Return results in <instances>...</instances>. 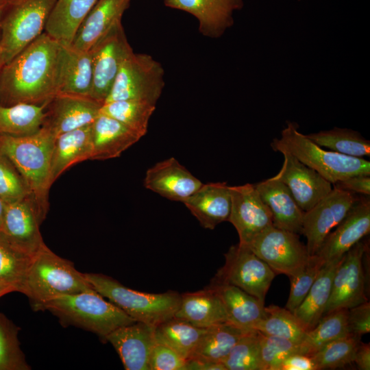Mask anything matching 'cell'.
<instances>
[{"label": "cell", "mask_w": 370, "mask_h": 370, "mask_svg": "<svg viewBox=\"0 0 370 370\" xmlns=\"http://www.w3.org/2000/svg\"><path fill=\"white\" fill-rule=\"evenodd\" d=\"M360 341V338L349 334L328 343L310 356L317 370L342 367L354 362Z\"/></svg>", "instance_id": "cell-41"}, {"label": "cell", "mask_w": 370, "mask_h": 370, "mask_svg": "<svg viewBox=\"0 0 370 370\" xmlns=\"http://www.w3.org/2000/svg\"><path fill=\"white\" fill-rule=\"evenodd\" d=\"M102 105L90 97L58 93L47 104L42 127L57 136L91 125Z\"/></svg>", "instance_id": "cell-15"}, {"label": "cell", "mask_w": 370, "mask_h": 370, "mask_svg": "<svg viewBox=\"0 0 370 370\" xmlns=\"http://www.w3.org/2000/svg\"><path fill=\"white\" fill-rule=\"evenodd\" d=\"M89 51L93 71L90 97L103 103L122 62L133 51L121 21L115 24Z\"/></svg>", "instance_id": "cell-12"}, {"label": "cell", "mask_w": 370, "mask_h": 370, "mask_svg": "<svg viewBox=\"0 0 370 370\" xmlns=\"http://www.w3.org/2000/svg\"><path fill=\"white\" fill-rule=\"evenodd\" d=\"M92 79V60L90 51H80L71 45H62L58 93L90 97Z\"/></svg>", "instance_id": "cell-26"}, {"label": "cell", "mask_w": 370, "mask_h": 370, "mask_svg": "<svg viewBox=\"0 0 370 370\" xmlns=\"http://www.w3.org/2000/svg\"><path fill=\"white\" fill-rule=\"evenodd\" d=\"M298 128L296 123L288 122L281 137L272 140L271 148L275 151L286 150L332 184L350 176L370 175V162L367 159L325 150L301 133Z\"/></svg>", "instance_id": "cell-5"}, {"label": "cell", "mask_w": 370, "mask_h": 370, "mask_svg": "<svg viewBox=\"0 0 370 370\" xmlns=\"http://www.w3.org/2000/svg\"><path fill=\"white\" fill-rule=\"evenodd\" d=\"M278 152L283 155L284 160L275 177L287 186L302 210L311 209L332 190V184L316 171L286 150Z\"/></svg>", "instance_id": "cell-17"}, {"label": "cell", "mask_w": 370, "mask_h": 370, "mask_svg": "<svg viewBox=\"0 0 370 370\" xmlns=\"http://www.w3.org/2000/svg\"><path fill=\"white\" fill-rule=\"evenodd\" d=\"M154 328L136 321L117 328L106 341L114 347L126 370H150V357L156 344Z\"/></svg>", "instance_id": "cell-20"}, {"label": "cell", "mask_w": 370, "mask_h": 370, "mask_svg": "<svg viewBox=\"0 0 370 370\" xmlns=\"http://www.w3.org/2000/svg\"><path fill=\"white\" fill-rule=\"evenodd\" d=\"M45 215L29 196L22 200L6 204L0 232L30 255L44 244L40 225Z\"/></svg>", "instance_id": "cell-16"}, {"label": "cell", "mask_w": 370, "mask_h": 370, "mask_svg": "<svg viewBox=\"0 0 370 370\" xmlns=\"http://www.w3.org/2000/svg\"><path fill=\"white\" fill-rule=\"evenodd\" d=\"M343 256L325 262L308 294L293 312L307 331L313 329L323 316L333 278Z\"/></svg>", "instance_id": "cell-31"}, {"label": "cell", "mask_w": 370, "mask_h": 370, "mask_svg": "<svg viewBox=\"0 0 370 370\" xmlns=\"http://www.w3.org/2000/svg\"><path fill=\"white\" fill-rule=\"evenodd\" d=\"M186 361L170 347L156 343L150 357V370H185Z\"/></svg>", "instance_id": "cell-46"}, {"label": "cell", "mask_w": 370, "mask_h": 370, "mask_svg": "<svg viewBox=\"0 0 370 370\" xmlns=\"http://www.w3.org/2000/svg\"><path fill=\"white\" fill-rule=\"evenodd\" d=\"M230 186L225 182L202 184L182 203L206 229L214 230L230 217L232 198Z\"/></svg>", "instance_id": "cell-23"}, {"label": "cell", "mask_w": 370, "mask_h": 370, "mask_svg": "<svg viewBox=\"0 0 370 370\" xmlns=\"http://www.w3.org/2000/svg\"><path fill=\"white\" fill-rule=\"evenodd\" d=\"M334 229L316 254L325 262L341 258L369 234V196L359 195L345 218Z\"/></svg>", "instance_id": "cell-18"}, {"label": "cell", "mask_w": 370, "mask_h": 370, "mask_svg": "<svg viewBox=\"0 0 370 370\" xmlns=\"http://www.w3.org/2000/svg\"><path fill=\"white\" fill-rule=\"evenodd\" d=\"M358 197L332 186L326 196L304 212L301 234L306 238L310 256L317 254L327 236L345 218Z\"/></svg>", "instance_id": "cell-13"}, {"label": "cell", "mask_w": 370, "mask_h": 370, "mask_svg": "<svg viewBox=\"0 0 370 370\" xmlns=\"http://www.w3.org/2000/svg\"><path fill=\"white\" fill-rule=\"evenodd\" d=\"M9 0H0V23Z\"/></svg>", "instance_id": "cell-54"}, {"label": "cell", "mask_w": 370, "mask_h": 370, "mask_svg": "<svg viewBox=\"0 0 370 370\" xmlns=\"http://www.w3.org/2000/svg\"><path fill=\"white\" fill-rule=\"evenodd\" d=\"M29 196L30 193L21 175L12 162L0 151V197L5 203L10 204Z\"/></svg>", "instance_id": "cell-45"}, {"label": "cell", "mask_w": 370, "mask_h": 370, "mask_svg": "<svg viewBox=\"0 0 370 370\" xmlns=\"http://www.w3.org/2000/svg\"><path fill=\"white\" fill-rule=\"evenodd\" d=\"M368 249L367 243L362 239L345 254L333 278L331 294L323 316L334 310L349 309L368 301L364 266Z\"/></svg>", "instance_id": "cell-11"}, {"label": "cell", "mask_w": 370, "mask_h": 370, "mask_svg": "<svg viewBox=\"0 0 370 370\" xmlns=\"http://www.w3.org/2000/svg\"><path fill=\"white\" fill-rule=\"evenodd\" d=\"M56 136L41 127L27 136L0 134V151L14 164L30 196L46 215L50 183L51 158Z\"/></svg>", "instance_id": "cell-3"}, {"label": "cell", "mask_w": 370, "mask_h": 370, "mask_svg": "<svg viewBox=\"0 0 370 370\" xmlns=\"http://www.w3.org/2000/svg\"><path fill=\"white\" fill-rule=\"evenodd\" d=\"M155 109V104L145 101H115L103 103L100 113L120 121L143 137Z\"/></svg>", "instance_id": "cell-39"}, {"label": "cell", "mask_w": 370, "mask_h": 370, "mask_svg": "<svg viewBox=\"0 0 370 370\" xmlns=\"http://www.w3.org/2000/svg\"><path fill=\"white\" fill-rule=\"evenodd\" d=\"M32 256L0 232V283L21 293Z\"/></svg>", "instance_id": "cell-37"}, {"label": "cell", "mask_w": 370, "mask_h": 370, "mask_svg": "<svg viewBox=\"0 0 370 370\" xmlns=\"http://www.w3.org/2000/svg\"><path fill=\"white\" fill-rule=\"evenodd\" d=\"M264 310V317L255 325L254 330L295 343L303 342L308 331L293 312L275 305L265 307Z\"/></svg>", "instance_id": "cell-36"}, {"label": "cell", "mask_w": 370, "mask_h": 370, "mask_svg": "<svg viewBox=\"0 0 370 370\" xmlns=\"http://www.w3.org/2000/svg\"><path fill=\"white\" fill-rule=\"evenodd\" d=\"M41 310H49L62 323L92 332L102 341L117 328L136 322L95 290L56 297Z\"/></svg>", "instance_id": "cell-4"}, {"label": "cell", "mask_w": 370, "mask_h": 370, "mask_svg": "<svg viewBox=\"0 0 370 370\" xmlns=\"http://www.w3.org/2000/svg\"><path fill=\"white\" fill-rule=\"evenodd\" d=\"M18 328L0 313V370H29L18 337Z\"/></svg>", "instance_id": "cell-42"}, {"label": "cell", "mask_w": 370, "mask_h": 370, "mask_svg": "<svg viewBox=\"0 0 370 370\" xmlns=\"http://www.w3.org/2000/svg\"><path fill=\"white\" fill-rule=\"evenodd\" d=\"M254 185L271 213L273 225L301 234L305 212L298 206L287 186L275 176Z\"/></svg>", "instance_id": "cell-22"}, {"label": "cell", "mask_w": 370, "mask_h": 370, "mask_svg": "<svg viewBox=\"0 0 370 370\" xmlns=\"http://www.w3.org/2000/svg\"><path fill=\"white\" fill-rule=\"evenodd\" d=\"M249 330L229 321L208 327L188 359L223 363L234 345Z\"/></svg>", "instance_id": "cell-32"}, {"label": "cell", "mask_w": 370, "mask_h": 370, "mask_svg": "<svg viewBox=\"0 0 370 370\" xmlns=\"http://www.w3.org/2000/svg\"><path fill=\"white\" fill-rule=\"evenodd\" d=\"M224 256L225 264L212 283L236 286L264 303L275 272L247 246L239 243L232 245Z\"/></svg>", "instance_id": "cell-9"}, {"label": "cell", "mask_w": 370, "mask_h": 370, "mask_svg": "<svg viewBox=\"0 0 370 370\" xmlns=\"http://www.w3.org/2000/svg\"><path fill=\"white\" fill-rule=\"evenodd\" d=\"M56 0H9L0 23L3 66L43 33Z\"/></svg>", "instance_id": "cell-7"}, {"label": "cell", "mask_w": 370, "mask_h": 370, "mask_svg": "<svg viewBox=\"0 0 370 370\" xmlns=\"http://www.w3.org/2000/svg\"><path fill=\"white\" fill-rule=\"evenodd\" d=\"M206 328L173 317L155 326L154 338L156 343L170 347L186 360L193 354Z\"/></svg>", "instance_id": "cell-34"}, {"label": "cell", "mask_w": 370, "mask_h": 370, "mask_svg": "<svg viewBox=\"0 0 370 370\" xmlns=\"http://www.w3.org/2000/svg\"><path fill=\"white\" fill-rule=\"evenodd\" d=\"M6 203L0 197V227L3 221Z\"/></svg>", "instance_id": "cell-53"}, {"label": "cell", "mask_w": 370, "mask_h": 370, "mask_svg": "<svg viewBox=\"0 0 370 370\" xmlns=\"http://www.w3.org/2000/svg\"><path fill=\"white\" fill-rule=\"evenodd\" d=\"M246 246L265 262L275 274H284L288 277L297 273L310 257L299 234L273 225Z\"/></svg>", "instance_id": "cell-10"}, {"label": "cell", "mask_w": 370, "mask_h": 370, "mask_svg": "<svg viewBox=\"0 0 370 370\" xmlns=\"http://www.w3.org/2000/svg\"><path fill=\"white\" fill-rule=\"evenodd\" d=\"M279 370H317L310 355L295 354L288 356L282 362Z\"/></svg>", "instance_id": "cell-49"}, {"label": "cell", "mask_w": 370, "mask_h": 370, "mask_svg": "<svg viewBox=\"0 0 370 370\" xmlns=\"http://www.w3.org/2000/svg\"><path fill=\"white\" fill-rule=\"evenodd\" d=\"M347 310L338 309L324 315L313 329L307 332L301 343L307 355L310 356L328 343L349 334Z\"/></svg>", "instance_id": "cell-38"}, {"label": "cell", "mask_w": 370, "mask_h": 370, "mask_svg": "<svg viewBox=\"0 0 370 370\" xmlns=\"http://www.w3.org/2000/svg\"><path fill=\"white\" fill-rule=\"evenodd\" d=\"M131 0H98L75 35L71 47L87 51L115 24L121 21Z\"/></svg>", "instance_id": "cell-25"}, {"label": "cell", "mask_w": 370, "mask_h": 370, "mask_svg": "<svg viewBox=\"0 0 370 370\" xmlns=\"http://www.w3.org/2000/svg\"><path fill=\"white\" fill-rule=\"evenodd\" d=\"M325 261L317 254L310 256L305 264L289 277L291 290L285 308L293 312L302 302Z\"/></svg>", "instance_id": "cell-43"}, {"label": "cell", "mask_w": 370, "mask_h": 370, "mask_svg": "<svg viewBox=\"0 0 370 370\" xmlns=\"http://www.w3.org/2000/svg\"><path fill=\"white\" fill-rule=\"evenodd\" d=\"M164 76L163 67L152 56L132 51L122 62L104 103L132 100L156 105L164 87Z\"/></svg>", "instance_id": "cell-8"}, {"label": "cell", "mask_w": 370, "mask_h": 370, "mask_svg": "<svg viewBox=\"0 0 370 370\" xmlns=\"http://www.w3.org/2000/svg\"><path fill=\"white\" fill-rule=\"evenodd\" d=\"M211 286L221 298L228 321L244 330H254L264 317V303L240 288L227 284L212 283Z\"/></svg>", "instance_id": "cell-29"}, {"label": "cell", "mask_w": 370, "mask_h": 370, "mask_svg": "<svg viewBox=\"0 0 370 370\" xmlns=\"http://www.w3.org/2000/svg\"><path fill=\"white\" fill-rule=\"evenodd\" d=\"M94 290L72 262L58 256L44 243L32 256L21 293L34 310H41L56 297Z\"/></svg>", "instance_id": "cell-2"}, {"label": "cell", "mask_w": 370, "mask_h": 370, "mask_svg": "<svg viewBox=\"0 0 370 370\" xmlns=\"http://www.w3.org/2000/svg\"><path fill=\"white\" fill-rule=\"evenodd\" d=\"M3 66V64L2 59H1V49H0V75H1V71H2Z\"/></svg>", "instance_id": "cell-55"}, {"label": "cell", "mask_w": 370, "mask_h": 370, "mask_svg": "<svg viewBox=\"0 0 370 370\" xmlns=\"http://www.w3.org/2000/svg\"><path fill=\"white\" fill-rule=\"evenodd\" d=\"M306 136L317 145L343 155L363 158L370 156V141L352 129L334 127Z\"/></svg>", "instance_id": "cell-35"}, {"label": "cell", "mask_w": 370, "mask_h": 370, "mask_svg": "<svg viewBox=\"0 0 370 370\" xmlns=\"http://www.w3.org/2000/svg\"><path fill=\"white\" fill-rule=\"evenodd\" d=\"M359 369H370V345L360 341L355 352L354 362Z\"/></svg>", "instance_id": "cell-50"}, {"label": "cell", "mask_w": 370, "mask_h": 370, "mask_svg": "<svg viewBox=\"0 0 370 370\" xmlns=\"http://www.w3.org/2000/svg\"><path fill=\"white\" fill-rule=\"evenodd\" d=\"M47 103L0 105V134L22 136L37 132L42 127Z\"/></svg>", "instance_id": "cell-33"}, {"label": "cell", "mask_w": 370, "mask_h": 370, "mask_svg": "<svg viewBox=\"0 0 370 370\" xmlns=\"http://www.w3.org/2000/svg\"><path fill=\"white\" fill-rule=\"evenodd\" d=\"M333 187L359 195H370V175L350 176L332 184Z\"/></svg>", "instance_id": "cell-48"}, {"label": "cell", "mask_w": 370, "mask_h": 370, "mask_svg": "<svg viewBox=\"0 0 370 370\" xmlns=\"http://www.w3.org/2000/svg\"><path fill=\"white\" fill-rule=\"evenodd\" d=\"M175 158H170L149 168L144 179L145 186L171 201L183 202L202 185Z\"/></svg>", "instance_id": "cell-21"}, {"label": "cell", "mask_w": 370, "mask_h": 370, "mask_svg": "<svg viewBox=\"0 0 370 370\" xmlns=\"http://www.w3.org/2000/svg\"><path fill=\"white\" fill-rule=\"evenodd\" d=\"M98 0H56L45 32L70 46L81 23Z\"/></svg>", "instance_id": "cell-30"}, {"label": "cell", "mask_w": 370, "mask_h": 370, "mask_svg": "<svg viewBox=\"0 0 370 370\" xmlns=\"http://www.w3.org/2000/svg\"><path fill=\"white\" fill-rule=\"evenodd\" d=\"M174 317L200 328L228 321L221 298L210 286L204 290L181 294Z\"/></svg>", "instance_id": "cell-27"}, {"label": "cell", "mask_w": 370, "mask_h": 370, "mask_svg": "<svg viewBox=\"0 0 370 370\" xmlns=\"http://www.w3.org/2000/svg\"><path fill=\"white\" fill-rule=\"evenodd\" d=\"M185 370H227L223 363L188 359L186 361Z\"/></svg>", "instance_id": "cell-51"}, {"label": "cell", "mask_w": 370, "mask_h": 370, "mask_svg": "<svg viewBox=\"0 0 370 370\" xmlns=\"http://www.w3.org/2000/svg\"><path fill=\"white\" fill-rule=\"evenodd\" d=\"M142 137L120 121L99 113L91 125L90 160H108L121 153Z\"/></svg>", "instance_id": "cell-24"}, {"label": "cell", "mask_w": 370, "mask_h": 370, "mask_svg": "<svg viewBox=\"0 0 370 370\" xmlns=\"http://www.w3.org/2000/svg\"><path fill=\"white\" fill-rule=\"evenodd\" d=\"M92 288L136 321L153 326L174 317L181 294L169 291L148 293L127 288L114 278L100 273H84Z\"/></svg>", "instance_id": "cell-6"}, {"label": "cell", "mask_w": 370, "mask_h": 370, "mask_svg": "<svg viewBox=\"0 0 370 370\" xmlns=\"http://www.w3.org/2000/svg\"><path fill=\"white\" fill-rule=\"evenodd\" d=\"M16 291L15 288L11 286L0 283V297L2 296L11 293Z\"/></svg>", "instance_id": "cell-52"}, {"label": "cell", "mask_w": 370, "mask_h": 370, "mask_svg": "<svg viewBox=\"0 0 370 370\" xmlns=\"http://www.w3.org/2000/svg\"><path fill=\"white\" fill-rule=\"evenodd\" d=\"M62 44L45 32L3 66L0 105L43 104L58 93Z\"/></svg>", "instance_id": "cell-1"}, {"label": "cell", "mask_w": 370, "mask_h": 370, "mask_svg": "<svg viewBox=\"0 0 370 370\" xmlns=\"http://www.w3.org/2000/svg\"><path fill=\"white\" fill-rule=\"evenodd\" d=\"M262 370H279L283 360L295 354H306L301 344L259 332Z\"/></svg>", "instance_id": "cell-44"}, {"label": "cell", "mask_w": 370, "mask_h": 370, "mask_svg": "<svg viewBox=\"0 0 370 370\" xmlns=\"http://www.w3.org/2000/svg\"><path fill=\"white\" fill-rule=\"evenodd\" d=\"M347 328L349 334L360 338L370 331V304L365 301L347 310Z\"/></svg>", "instance_id": "cell-47"}, {"label": "cell", "mask_w": 370, "mask_h": 370, "mask_svg": "<svg viewBox=\"0 0 370 370\" xmlns=\"http://www.w3.org/2000/svg\"><path fill=\"white\" fill-rule=\"evenodd\" d=\"M223 363L227 370H262L259 332L250 330L245 332Z\"/></svg>", "instance_id": "cell-40"}, {"label": "cell", "mask_w": 370, "mask_h": 370, "mask_svg": "<svg viewBox=\"0 0 370 370\" xmlns=\"http://www.w3.org/2000/svg\"><path fill=\"white\" fill-rule=\"evenodd\" d=\"M91 125L56 136L51 158V185L71 166L90 160L92 151Z\"/></svg>", "instance_id": "cell-28"}, {"label": "cell", "mask_w": 370, "mask_h": 370, "mask_svg": "<svg viewBox=\"0 0 370 370\" xmlns=\"http://www.w3.org/2000/svg\"><path fill=\"white\" fill-rule=\"evenodd\" d=\"M164 5L194 16L199 32L218 38L234 25L233 14L243 7V0H164Z\"/></svg>", "instance_id": "cell-19"}, {"label": "cell", "mask_w": 370, "mask_h": 370, "mask_svg": "<svg viewBox=\"0 0 370 370\" xmlns=\"http://www.w3.org/2000/svg\"><path fill=\"white\" fill-rule=\"evenodd\" d=\"M230 188L232 206L227 221L236 228L239 243L247 245L273 226L271 213L254 184L247 183Z\"/></svg>", "instance_id": "cell-14"}]
</instances>
